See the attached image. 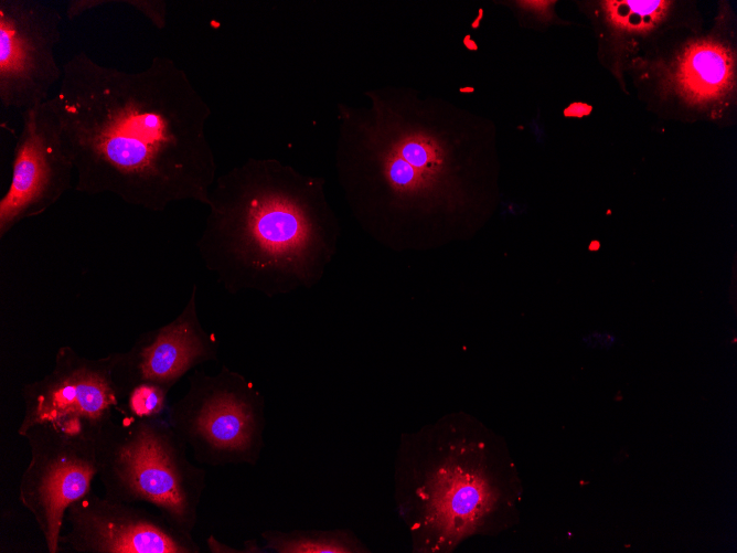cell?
<instances>
[{"label":"cell","mask_w":737,"mask_h":553,"mask_svg":"<svg viewBox=\"0 0 737 553\" xmlns=\"http://www.w3.org/2000/svg\"><path fill=\"white\" fill-rule=\"evenodd\" d=\"M339 103L334 168L348 208L376 243L397 253L466 242L493 201V131L482 117L410 86Z\"/></svg>","instance_id":"cell-1"},{"label":"cell","mask_w":737,"mask_h":553,"mask_svg":"<svg viewBox=\"0 0 737 553\" xmlns=\"http://www.w3.org/2000/svg\"><path fill=\"white\" fill-rule=\"evenodd\" d=\"M62 68L52 99L77 192L110 193L152 212L181 201L209 204L217 178L205 131L211 108L183 68L153 56L128 72L84 51Z\"/></svg>","instance_id":"cell-2"},{"label":"cell","mask_w":737,"mask_h":553,"mask_svg":"<svg viewBox=\"0 0 737 553\" xmlns=\"http://www.w3.org/2000/svg\"><path fill=\"white\" fill-rule=\"evenodd\" d=\"M196 242L200 257L231 295L267 298L317 286L341 226L321 177L275 158H248L218 176Z\"/></svg>","instance_id":"cell-3"},{"label":"cell","mask_w":737,"mask_h":553,"mask_svg":"<svg viewBox=\"0 0 737 553\" xmlns=\"http://www.w3.org/2000/svg\"><path fill=\"white\" fill-rule=\"evenodd\" d=\"M485 428L459 411L400 435L394 502L412 552L452 553L490 532L509 497Z\"/></svg>","instance_id":"cell-4"},{"label":"cell","mask_w":737,"mask_h":553,"mask_svg":"<svg viewBox=\"0 0 737 553\" xmlns=\"http://www.w3.org/2000/svg\"><path fill=\"white\" fill-rule=\"evenodd\" d=\"M186 450L165 416L120 417L96 442L104 494L147 503L173 528L193 534L206 472Z\"/></svg>","instance_id":"cell-5"},{"label":"cell","mask_w":737,"mask_h":553,"mask_svg":"<svg viewBox=\"0 0 737 553\" xmlns=\"http://www.w3.org/2000/svg\"><path fill=\"white\" fill-rule=\"evenodd\" d=\"M165 418L202 465L256 466L265 447V396L226 365L216 374L189 373L185 394L169 404Z\"/></svg>","instance_id":"cell-6"},{"label":"cell","mask_w":737,"mask_h":553,"mask_svg":"<svg viewBox=\"0 0 737 553\" xmlns=\"http://www.w3.org/2000/svg\"><path fill=\"white\" fill-rule=\"evenodd\" d=\"M114 352L97 359L79 354L70 345L60 347L52 370L21 387L23 415L21 436L40 423L94 442L120 417L124 400L113 380Z\"/></svg>","instance_id":"cell-7"},{"label":"cell","mask_w":737,"mask_h":553,"mask_svg":"<svg viewBox=\"0 0 737 553\" xmlns=\"http://www.w3.org/2000/svg\"><path fill=\"white\" fill-rule=\"evenodd\" d=\"M30 460L19 483V500L30 512L49 553L58 540L68 507L86 496L98 476L96 444L66 434L52 424L32 425L21 435Z\"/></svg>","instance_id":"cell-8"},{"label":"cell","mask_w":737,"mask_h":553,"mask_svg":"<svg viewBox=\"0 0 737 553\" xmlns=\"http://www.w3.org/2000/svg\"><path fill=\"white\" fill-rule=\"evenodd\" d=\"M62 14L39 0H0V103L21 115L47 102L63 76Z\"/></svg>","instance_id":"cell-9"},{"label":"cell","mask_w":737,"mask_h":553,"mask_svg":"<svg viewBox=\"0 0 737 553\" xmlns=\"http://www.w3.org/2000/svg\"><path fill=\"white\" fill-rule=\"evenodd\" d=\"M21 116L10 184L0 199V238L53 206L72 188L75 172L52 97Z\"/></svg>","instance_id":"cell-10"},{"label":"cell","mask_w":737,"mask_h":553,"mask_svg":"<svg viewBox=\"0 0 737 553\" xmlns=\"http://www.w3.org/2000/svg\"><path fill=\"white\" fill-rule=\"evenodd\" d=\"M58 553H200L193 534L173 528L138 503L98 496L93 489L72 503Z\"/></svg>","instance_id":"cell-11"},{"label":"cell","mask_w":737,"mask_h":553,"mask_svg":"<svg viewBox=\"0 0 737 553\" xmlns=\"http://www.w3.org/2000/svg\"><path fill=\"white\" fill-rule=\"evenodd\" d=\"M197 287H192L182 311L170 322L141 333L131 348L114 352L113 380L124 400L142 383L157 384L169 392L197 365L217 361L220 341L201 323L196 309Z\"/></svg>","instance_id":"cell-12"},{"label":"cell","mask_w":737,"mask_h":553,"mask_svg":"<svg viewBox=\"0 0 737 553\" xmlns=\"http://www.w3.org/2000/svg\"><path fill=\"white\" fill-rule=\"evenodd\" d=\"M730 50L713 40L684 49L672 67V82L686 100L708 103L730 91L734 77Z\"/></svg>","instance_id":"cell-13"},{"label":"cell","mask_w":737,"mask_h":553,"mask_svg":"<svg viewBox=\"0 0 737 553\" xmlns=\"http://www.w3.org/2000/svg\"><path fill=\"white\" fill-rule=\"evenodd\" d=\"M265 551L275 553H367L370 549L348 529L265 530Z\"/></svg>","instance_id":"cell-14"},{"label":"cell","mask_w":737,"mask_h":553,"mask_svg":"<svg viewBox=\"0 0 737 553\" xmlns=\"http://www.w3.org/2000/svg\"><path fill=\"white\" fill-rule=\"evenodd\" d=\"M670 1L601 2L607 24L619 33L642 34L656 29L670 14Z\"/></svg>","instance_id":"cell-15"},{"label":"cell","mask_w":737,"mask_h":553,"mask_svg":"<svg viewBox=\"0 0 737 553\" xmlns=\"http://www.w3.org/2000/svg\"><path fill=\"white\" fill-rule=\"evenodd\" d=\"M169 391L164 387L142 383L131 387L124 398L125 413L137 418L165 416Z\"/></svg>","instance_id":"cell-16"},{"label":"cell","mask_w":737,"mask_h":553,"mask_svg":"<svg viewBox=\"0 0 737 553\" xmlns=\"http://www.w3.org/2000/svg\"><path fill=\"white\" fill-rule=\"evenodd\" d=\"M147 18L156 28L162 30L167 24V3L161 0L122 1Z\"/></svg>","instance_id":"cell-17"}]
</instances>
